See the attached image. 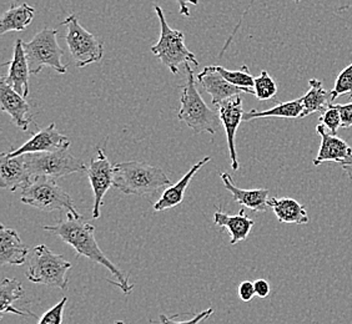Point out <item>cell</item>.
<instances>
[{
    "mask_svg": "<svg viewBox=\"0 0 352 324\" xmlns=\"http://www.w3.org/2000/svg\"><path fill=\"white\" fill-rule=\"evenodd\" d=\"M24 41L16 39L14 45L13 59L4 65H9V73L7 76H3L9 86L27 97L29 95V64H28L27 55L23 47Z\"/></svg>",
    "mask_w": 352,
    "mask_h": 324,
    "instance_id": "cell-16",
    "label": "cell"
},
{
    "mask_svg": "<svg viewBox=\"0 0 352 324\" xmlns=\"http://www.w3.org/2000/svg\"><path fill=\"white\" fill-rule=\"evenodd\" d=\"M309 85H310V90L301 97L304 104V111L300 119L311 115L314 113L322 114L330 106L332 102L331 93L326 91L322 86V81L311 79L309 81Z\"/></svg>",
    "mask_w": 352,
    "mask_h": 324,
    "instance_id": "cell-24",
    "label": "cell"
},
{
    "mask_svg": "<svg viewBox=\"0 0 352 324\" xmlns=\"http://www.w3.org/2000/svg\"><path fill=\"white\" fill-rule=\"evenodd\" d=\"M156 15L160 21V38L156 44L151 47V53L169 69L173 74L179 73V67L182 64H194L199 65L195 54L191 53L185 45V36L183 32L170 27L165 19L163 9L155 5Z\"/></svg>",
    "mask_w": 352,
    "mask_h": 324,
    "instance_id": "cell-6",
    "label": "cell"
},
{
    "mask_svg": "<svg viewBox=\"0 0 352 324\" xmlns=\"http://www.w3.org/2000/svg\"><path fill=\"white\" fill-rule=\"evenodd\" d=\"M197 81L211 95L212 105L235 95L246 94L244 89L235 86L226 80L214 65L205 67L203 71L197 75Z\"/></svg>",
    "mask_w": 352,
    "mask_h": 324,
    "instance_id": "cell-17",
    "label": "cell"
},
{
    "mask_svg": "<svg viewBox=\"0 0 352 324\" xmlns=\"http://www.w3.org/2000/svg\"><path fill=\"white\" fill-rule=\"evenodd\" d=\"M28 169L32 176H45L52 178L64 177L76 172L88 171L87 165L76 159L69 149L47 152L24 154Z\"/></svg>",
    "mask_w": 352,
    "mask_h": 324,
    "instance_id": "cell-8",
    "label": "cell"
},
{
    "mask_svg": "<svg viewBox=\"0 0 352 324\" xmlns=\"http://www.w3.org/2000/svg\"><path fill=\"white\" fill-rule=\"evenodd\" d=\"M69 270H72V264L65 257L56 255L45 244H39L32 251L27 278L33 284L65 290H68Z\"/></svg>",
    "mask_w": 352,
    "mask_h": 324,
    "instance_id": "cell-4",
    "label": "cell"
},
{
    "mask_svg": "<svg viewBox=\"0 0 352 324\" xmlns=\"http://www.w3.org/2000/svg\"><path fill=\"white\" fill-rule=\"evenodd\" d=\"M237 293H239V298H240L243 302H250L251 299L256 296L254 282H250V281L241 282V284H239Z\"/></svg>",
    "mask_w": 352,
    "mask_h": 324,
    "instance_id": "cell-32",
    "label": "cell"
},
{
    "mask_svg": "<svg viewBox=\"0 0 352 324\" xmlns=\"http://www.w3.org/2000/svg\"><path fill=\"white\" fill-rule=\"evenodd\" d=\"M211 161L210 156L204 157L203 160L197 162L191 169L184 175L183 178H180L175 185L169 186L168 189L163 192L162 197L154 203V209L155 211H164V209H173L179 206L184 201V195H185V189L189 186L190 181L192 180V177L197 175V171L203 169L204 166Z\"/></svg>",
    "mask_w": 352,
    "mask_h": 324,
    "instance_id": "cell-20",
    "label": "cell"
},
{
    "mask_svg": "<svg viewBox=\"0 0 352 324\" xmlns=\"http://www.w3.org/2000/svg\"><path fill=\"white\" fill-rule=\"evenodd\" d=\"M171 185L163 170L138 161L114 165V187L125 195L154 196Z\"/></svg>",
    "mask_w": 352,
    "mask_h": 324,
    "instance_id": "cell-2",
    "label": "cell"
},
{
    "mask_svg": "<svg viewBox=\"0 0 352 324\" xmlns=\"http://www.w3.org/2000/svg\"><path fill=\"white\" fill-rule=\"evenodd\" d=\"M70 140L65 135H61L56 130L55 124L38 131L30 137V140L24 142L21 148L8 152L9 156H21L33 152H47V151H58V150L69 149Z\"/></svg>",
    "mask_w": 352,
    "mask_h": 324,
    "instance_id": "cell-12",
    "label": "cell"
},
{
    "mask_svg": "<svg viewBox=\"0 0 352 324\" xmlns=\"http://www.w3.org/2000/svg\"><path fill=\"white\" fill-rule=\"evenodd\" d=\"M350 94L352 99V62L340 73L335 81V88L331 91V100H336L339 96Z\"/></svg>",
    "mask_w": 352,
    "mask_h": 324,
    "instance_id": "cell-29",
    "label": "cell"
},
{
    "mask_svg": "<svg viewBox=\"0 0 352 324\" xmlns=\"http://www.w3.org/2000/svg\"><path fill=\"white\" fill-rule=\"evenodd\" d=\"M304 111V104L302 99H296L292 102H281L276 106H274L265 111L258 110H250L249 113H245L243 120L251 121L255 119H264V117H281V119H300Z\"/></svg>",
    "mask_w": 352,
    "mask_h": 324,
    "instance_id": "cell-26",
    "label": "cell"
},
{
    "mask_svg": "<svg viewBox=\"0 0 352 324\" xmlns=\"http://www.w3.org/2000/svg\"><path fill=\"white\" fill-rule=\"evenodd\" d=\"M24 296V288L19 281L14 278H6L0 284V317L6 313H14L18 316H30L36 318L33 313L21 311L13 307L15 301L21 299Z\"/></svg>",
    "mask_w": 352,
    "mask_h": 324,
    "instance_id": "cell-25",
    "label": "cell"
},
{
    "mask_svg": "<svg viewBox=\"0 0 352 324\" xmlns=\"http://www.w3.org/2000/svg\"><path fill=\"white\" fill-rule=\"evenodd\" d=\"M340 115H341V128H349L352 126V102L350 104H338Z\"/></svg>",
    "mask_w": 352,
    "mask_h": 324,
    "instance_id": "cell-33",
    "label": "cell"
},
{
    "mask_svg": "<svg viewBox=\"0 0 352 324\" xmlns=\"http://www.w3.org/2000/svg\"><path fill=\"white\" fill-rule=\"evenodd\" d=\"M68 303V298L64 297L60 302L55 304L53 308H50L49 311L45 312L38 321L41 324H61L63 323V313L64 308Z\"/></svg>",
    "mask_w": 352,
    "mask_h": 324,
    "instance_id": "cell-31",
    "label": "cell"
},
{
    "mask_svg": "<svg viewBox=\"0 0 352 324\" xmlns=\"http://www.w3.org/2000/svg\"><path fill=\"white\" fill-rule=\"evenodd\" d=\"M339 165H341V167L345 170L346 174H347L349 177L352 180V156L350 159L345 160V161L340 162Z\"/></svg>",
    "mask_w": 352,
    "mask_h": 324,
    "instance_id": "cell-36",
    "label": "cell"
},
{
    "mask_svg": "<svg viewBox=\"0 0 352 324\" xmlns=\"http://www.w3.org/2000/svg\"><path fill=\"white\" fill-rule=\"evenodd\" d=\"M43 230L54 233L64 242L68 243L69 246H72L76 251V257H87L90 261L102 264L107 270H110L116 281L109 279V282L118 286L125 294H129L134 288V286L129 284L128 276H125L100 250L95 240V227L85 217L82 215L76 216L74 213L68 212L65 220H61L52 226H43Z\"/></svg>",
    "mask_w": 352,
    "mask_h": 324,
    "instance_id": "cell-1",
    "label": "cell"
},
{
    "mask_svg": "<svg viewBox=\"0 0 352 324\" xmlns=\"http://www.w3.org/2000/svg\"><path fill=\"white\" fill-rule=\"evenodd\" d=\"M0 104L1 110L10 115L14 124L23 131H27L32 122V117H29L30 104H28L23 95L9 86L3 78L0 79Z\"/></svg>",
    "mask_w": 352,
    "mask_h": 324,
    "instance_id": "cell-14",
    "label": "cell"
},
{
    "mask_svg": "<svg viewBox=\"0 0 352 324\" xmlns=\"http://www.w3.org/2000/svg\"><path fill=\"white\" fill-rule=\"evenodd\" d=\"M318 121L325 125V128L331 132L332 135H338V131L341 128V115H340L339 108L336 105L330 104V106L324 111Z\"/></svg>",
    "mask_w": 352,
    "mask_h": 324,
    "instance_id": "cell-30",
    "label": "cell"
},
{
    "mask_svg": "<svg viewBox=\"0 0 352 324\" xmlns=\"http://www.w3.org/2000/svg\"><path fill=\"white\" fill-rule=\"evenodd\" d=\"M89 181L94 191V207L93 218L96 220L102 216V198L110 187L114 186V166L110 163L104 150L98 149L96 157L90 160L88 167Z\"/></svg>",
    "mask_w": 352,
    "mask_h": 324,
    "instance_id": "cell-10",
    "label": "cell"
},
{
    "mask_svg": "<svg viewBox=\"0 0 352 324\" xmlns=\"http://www.w3.org/2000/svg\"><path fill=\"white\" fill-rule=\"evenodd\" d=\"M185 69L188 73V81L183 86L177 119L185 122L195 134L209 132L215 135L221 122L220 116L204 102L197 90L194 71L190 69V64H185Z\"/></svg>",
    "mask_w": 352,
    "mask_h": 324,
    "instance_id": "cell-3",
    "label": "cell"
},
{
    "mask_svg": "<svg viewBox=\"0 0 352 324\" xmlns=\"http://www.w3.org/2000/svg\"><path fill=\"white\" fill-rule=\"evenodd\" d=\"M300 1H301V0H295V3H296V4H298V3H300Z\"/></svg>",
    "mask_w": 352,
    "mask_h": 324,
    "instance_id": "cell-37",
    "label": "cell"
},
{
    "mask_svg": "<svg viewBox=\"0 0 352 324\" xmlns=\"http://www.w3.org/2000/svg\"><path fill=\"white\" fill-rule=\"evenodd\" d=\"M255 286V293L260 298H266L270 294V284L265 279H258L254 282Z\"/></svg>",
    "mask_w": 352,
    "mask_h": 324,
    "instance_id": "cell-34",
    "label": "cell"
},
{
    "mask_svg": "<svg viewBox=\"0 0 352 324\" xmlns=\"http://www.w3.org/2000/svg\"><path fill=\"white\" fill-rule=\"evenodd\" d=\"M225 189H228L234 198V201L243 205L244 207L252 209L255 212H266L269 206L270 191L266 189H244L237 187L234 180L228 172L221 174Z\"/></svg>",
    "mask_w": 352,
    "mask_h": 324,
    "instance_id": "cell-19",
    "label": "cell"
},
{
    "mask_svg": "<svg viewBox=\"0 0 352 324\" xmlns=\"http://www.w3.org/2000/svg\"><path fill=\"white\" fill-rule=\"evenodd\" d=\"M316 132L321 137V145L318 150V156L314 160V165L318 166L324 162L345 161L352 156V148L342 139L336 135H332L331 132H327V128L324 124H318L316 126Z\"/></svg>",
    "mask_w": 352,
    "mask_h": 324,
    "instance_id": "cell-15",
    "label": "cell"
},
{
    "mask_svg": "<svg viewBox=\"0 0 352 324\" xmlns=\"http://www.w3.org/2000/svg\"><path fill=\"white\" fill-rule=\"evenodd\" d=\"M175 1L179 5V12L185 18H189L190 16L189 5H197L199 4V0H175Z\"/></svg>",
    "mask_w": 352,
    "mask_h": 324,
    "instance_id": "cell-35",
    "label": "cell"
},
{
    "mask_svg": "<svg viewBox=\"0 0 352 324\" xmlns=\"http://www.w3.org/2000/svg\"><path fill=\"white\" fill-rule=\"evenodd\" d=\"M29 248L23 242L16 231L0 226V264L1 266H21L25 264Z\"/></svg>",
    "mask_w": 352,
    "mask_h": 324,
    "instance_id": "cell-18",
    "label": "cell"
},
{
    "mask_svg": "<svg viewBox=\"0 0 352 324\" xmlns=\"http://www.w3.org/2000/svg\"><path fill=\"white\" fill-rule=\"evenodd\" d=\"M254 90H255V96L258 100L261 102L272 100L278 94V84L266 70H263L261 74L258 75V78H255Z\"/></svg>",
    "mask_w": 352,
    "mask_h": 324,
    "instance_id": "cell-28",
    "label": "cell"
},
{
    "mask_svg": "<svg viewBox=\"0 0 352 324\" xmlns=\"http://www.w3.org/2000/svg\"><path fill=\"white\" fill-rule=\"evenodd\" d=\"M21 201L44 212L67 209L76 216L79 215L73 198L52 177L33 176L21 189Z\"/></svg>",
    "mask_w": 352,
    "mask_h": 324,
    "instance_id": "cell-5",
    "label": "cell"
},
{
    "mask_svg": "<svg viewBox=\"0 0 352 324\" xmlns=\"http://www.w3.org/2000/svg\"><path fill=\"white\" fill-rule=\"evenodd\" d=\"M269 206L281 223L306 224V223L310 222V218H309L304 205H301L294 198L271 197L269 198Z\"/></svg>",
    "mask_w": 352,
    "mask_h": 324,
    "instance_id": "cell-22",
    "label": "cell"
},
{
    "mask_svg": "<svg viewBox=\"0 0 352 324\" xmlns=\"http://www.w3.org/2000/svg\"><path fill=\"white\" fill-rule=\"evenodd\" d=\"M35 9L27 3L21 5H12L3 14L0 21V34L8 32H23L34 19Z\"/></svg>",
    "mask_w": 352,
    "mask_h": 324,
    "instance_id": "cell-23",
    "label": "cell"
},
{
    "mask_svg": "<svg viewBox=\"0 0 352 324\" xmlns=\"http://www.w3.org/2000/svg\"><path fill=\"white\" fill-rule=\"evenodd\" d=\"M214 223L217 226L228 229L231 236V244H236L246 240L255 224L250 217L245 215L244 209H241L234 216L225 213L221 209H217L214 213Z\"/></svg>",
    "mask_w": 352,
    "mask_h": 324,
    "instance_id": "cell-21",
    "label": "cell"
},
{
    "mask_svg": "<svg viewBox=\"0 0 352 324\" xmlns=\"http://www.w3.org/2000/svg\"><path fill=\"white\" fill-rule=\"evenodd\" d=\"M217 114L220 116V120L223 124L228 146L230 152L231 167L234 171L239 170V161H237L236 148H235V135L240 124L244 121V108H243V99L240 95L231 96L229 99H225L223 102L215 104Z\"/></svg>",
    "mask_w": 352,
    "mask_h": 324,
    "instance_id": "cell-11",
    "label": "cell"
},
{
    "mask_svg": "<svg viewBox=\"0 0 352 324\" xmlns=\"http://www.w3.org/2000/svg\"><path fill=\"white\" fill-rule=\"evenodd\" d=\"M61 24L67 27V35L64 38L78 68H85L102 60L104 55L102 41L79 24L75 14H70Z\"/></svg>",
    "mask_w": 352,
    "mask_h": 324,
    "instance_id": "cell-9",
    "label": "cell"
},
{
    "mask_svg": "<svg viewBox=\"0 0 352 324\" xmlns=\"http://www.w3.org/2000/svg\"><path fill=\"white\" fill-rule=\"evenodd\" d=\"M214 67L232 85L244 89L246 94L255 95V90H254L255 79L251 76L249 68L246 65H243L240 70H234V71L226 70L220 65H214Z\"/></svg>",
    "mask_w": 352,
    "mask_h": 324,
    "instance_id": "cell-27",
    "label": "cell"
},
{
    "mask_svg": "<svg viewBox=\"0 0 352 324\" xmlns=\"http://www.w3.org/2000/svg\"><path fill=\"white\" fill-rule=\"evenodd\" d=\"M56 36V29L44 27L35 35L33 40L23 43L30 74H39L45 67L54 69L59 74L67 73V65L61 62L64 51L58 44Z\"/></svg>",
    "mask_w": 352,
    "mask_h": 324,
    "instance_id": "cell-7",
    "label": "cell"
},
{
    "mask_svg": "<svg viewBox=\"0 0 352 324\" xmlns=\"http://www.w3.org/2000/svg\"><path fill=\"white\" fill-rule=\"evenodd\" d=\"M33 176L28 169L25 155L9 156L3 152L0 156V187L9 191L23 189Z\"/></svg>",
    "mask_w": 352,
    "mask_h": 324,
    "instance_id": "cell-13",
    "label": "cell"
}]
</instances>
